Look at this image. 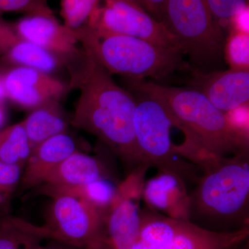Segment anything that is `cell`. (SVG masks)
Segmentation results:
<instances>
[{
	"instance_id": "cell-14",
	"label": "cell",
	"mask_w": 249,
	"mask_h": 249,
	"mask_svg": "<svg viewBox=\"0 0 249 249\" xmlns=\"http://www.w3.org/2000/svg\"><path fill=\"white\" fill-rule=\"evenodd\" d=\"M76 151V142L67 133L47 139L33 149L23 169L19 191L40 186L57 165Z\"/></svg>"
},
{
	"instance_id": "cell-29",
	"label": "cell",
	"mask_w": 249,
	"mask_h": 249,
	"mask_svg": "<svg viewBox=\"0 0 249 249\" xmlns=\"http://www.w3.org/2000/svg\"><path fill=\"white\" fill-rule=\"evenodd\" d=\"M145 12L155 20L161 23L164 16L166 1H154V0H145V1H136Z\"/></svg>"
},
{
	"instance_id": "cell-24",
	"label": "cell",
	"mask_w": 249,
	"mask_h": 249,
	"mask_svg": "<svg viewBox=\"0 0 249 249\" xmlns=\"http://www.w3.org/2000/svg\"><path fill=\"white\" fill-rule=\"evenodd\" d=\"M224 55L231 70L249 71V34L229 33L224 43Z\"/></svg>"
},
{
	"instance_id": "cell-2",
	"label": "cell",
	"mask_w": 249,
	"mask_h": 249,
	"mask_svg": "<svg viewBox=\"0 0 249 249\" xmlns=\"http://www.w3.org/2000/svg\"><path fill=\"white\" fill-rule=\"evenodd\" d=\"M129 88L155 98L163 106L174 127L184 134L182 143L174 147L175 153L201 169L231 154L249 152V139L232 129L225 113L197 90L142 80H129Z\"/></svg>"
},
{
	"instance_id": "cell-11",
	"label": "cell",
	"mask_w": 249,
	"mask_h": 249,
	"mask_svg": "<svg viewBox=\"0 0 249 249\" xmlns=\"http://www.w3.org/2000/svg\"><path fill=\"white\" fill-rule=\"evenodd\" d=\"M191 85L224 113L249 104V71H196Z\"/></svg>"
},
{
	"instance_id": "cell-21",
	"label": "cell",
	"mask_w": 249,
	"mask_h": 249,
	"mask_svg": "<svg viewBox=\"0 0 249 249\" xmlns=\"http://www.w3.org/2000/svg\"><path fill=\"white\" fill-rule=\"evenodd\" d=\"M48 240L43 226L11 215L0 214V249H37Z\"/></svg>"
},
{
	"instance_id": "cell-10",
	"label": "cell",
	"mask_w": 249,
	"mask_h": 249,
	"mask_svg": "<svg viewBox=\"0 0 249 249\" xmlns=\"http://www.w3.org/2000/svg\"><path fill=\"white\" fill-rule=\"evenodd\" d=\"M4 77L7 98L28 110L59 101L70 90L61 80L31 67H14Z\"/></svg>"
},
{
	"instance_id": "cell-3",
	"label": "cell",
	"mask_w": 249,
	"mask_h": 249,
	"mask_svg": "<svg viewBox=\"0 0 249 249\" xmlns=\"http://www.w3.org/2000/svg\"><path fill=\"white\" fill-rule=\"evenodd\" d=\"M201 170L190 193L189 222L218 232L249 227V152L219 159Z\"/></svg>"
},
{
	"instance_id": "cell-7",
	"label": "cell",
	"mask_w": 249,
	"mask_h": 249,
	"mask_svg": "<svg viewBox=\"0 0 249 249\" xmlns=\"http://www.w3.org/2000/svg\"><path fill=\"white\" fill-rule=\"evenodd\" d=\"M43 227L49 240L81 249H113L106 227V217L76 196H49Z\"/></svg>"
},
{
	"instance_id": "cell-32",
	"label": "cell",
	"mask_w": 249,
	"mask_h": 249,
	"mask_svg": "<svg viewBox=\"0 0 249 249\" xmlns=\"http://www.w3.org/2000/svg\"><path fill=\"white\" fill-rule=\"evenodd\" d=\"M7 98L6 88L4 84V77L0 76V103L2 102L5 98Z\"/></svg>"
},
{
	"instance_id": "cell-30",
	"label": "cell",
	"mask_w": 249,
	"mask_h": 249,
	"mask_svg": "<svg viewBox=\"0 0 249 249\" xmlns=\"http://www.w3.org/2000/svg\"><path fill=\"white\" fill-rule=\"evenodd\" d=\"M249 8L233 16L229 22V33L234 31L249 34Z\"/></svg>"
},
{
	"instance_id": "cell-31",
	"label": "cell",
	"mask_w": 249,
	"mask_h": 249,
	"mask_svg": "<svg viewBox=\"0 0 249 249\" xmlns=\"http://www.w3.org/2000/svg\"><path fill=\"white\" fill-rule=\"evenodd\" d=\"M37 249H81L71 246L65 245L55 241L49 240L48 243L45 245L40 246Z\"/></svg>"
},
{
	"instance_id": "cell-8",
	"label": "cell",
	"mask_w": 249,
	"mask_h": 249,
	"mask_svg": "<svg viewBox=\"0 0 249 249\" xmlns=\"http://www.w3.org/2000/svg\"><path fill=\"white\" fill-rule=\"evenodd\" d=\"M87 25L105 34L130 36L165 48H179L175 36L132 0H107L96 8Z\"/></svg>"
},
{
	"instance_id": "cell-26",
	"label": "cell",
	"mask_w": 249,
	"mask_h": 249,
	"mask_svg": "<svg viewBox=\"0 0 249 249\" xmlns=\"http://www.w3.org/2000/svg\"><path fill=\"white\" fill-rule=\"evenodd\" d=\"M210 12L219 27L229 29L230 19L241 11L248 9L249 1L245 0H206Z\"/></svg>"
},
{
	"instance_id": "cell-13",
	"label": "cell",
	"mask_w": 249,
	"mask_h": 249,
	"mask_svg": "<svg viewBox=\"0 0 249 249\" xmlns=\"http://www.w3.org/2000/svg\"><path fill=\"white\" fill-rule=\"evenodd\" d=\"M142 198L147 207L168 217L189 222L190 193L185 180L178 174L158 170L144 183Z\"/></svg>"
},
{
	"instance_id": "cell-19",
	"label": "cell",
	"mask_w": 249,
	"mask_h": 249,
	"mask_svg": "<svg viewBox=\"0 0 249 249\" xmlns=\"http://www.w3.org/2000/svg\"><path fill=\"white\" fill-rule=\"evenodd\" d=\"M119 184L110 179H100L70 187L38 186L32 190L36 194L50 196L56 194L70 195L88 203L107 217L118 196Z\"/></svg>"
},
{
	"instance_id": "cell-18",
	"label": "cell",
	"mask_w": 249,
	"mask_h": 249,
	"mask_svg": "<svg viewBox=\"0 0 249 249\" xmlns=\"http://www.w3.org/2000/svg\"><path fill=\"white\" fill-rule=\"evenodd\" d=\"M140 219L139 237L132 249H165L187 222L148 207L141 209Z\"/></svg>"
},
{
	"instance_id": "cell-15",
	"label": "cell",
	"mask_w": 249,
	"mask_h": 249,
	"mask_svg": "<svg viewBox=\"0 0 249 249\" xmlns=\"http://www.w3.org/2000/svg\"><path fill=\"white\" fill-rule=\"evenodd\" d=\"M100 179L115 181L116 176L102 159L76 151L57 165L40 186H76Z\"/></svg>"
},
{
	"instance_id": "cell-6",
	"label": "cell",
	"mask_w": 249,
	"mask_h": 249,
	"mask_svg": "<svg viewBox=\"0 0 249 249\" xmlns=\"http://www.w3.org/2000/svg\"><path fill=\"white\" fill-rule=\"evenodd\" d=\"M140 93L136 100L134 130L136 142L147 168L178 174L183 179L197 181L194 165L175 153L171 140L173 121L165 108L155 98Z\"/></svg>"
},
{
	"instance_id": "cell-12",
	"label": "cell",
	"mask_w": 249,
	"mask_h": 249,
	"mask_svg": "<svg viewBox=\"0 0 249 249\" xmlns=\"http://www.w3.org/2000/svg\"><path fill=\"white\" fill-rule=\"evenodd\" d=\"M14 29L22 38L66 62L79 53L81 49L78 48L73 31L60 24L54 16H26L16 23Z\"/></svg>"
},
{
	"instance_id": "cell-28",
	"label": "cell",
	"mask_w": 249,
	"mask_h": 249,
	"mask_svg": "<svg viewBox=\"0 0 249 249\" xmlns=\"http://www.w3.org/2000/svg\"><path fill=\"white\" fill-rule=\"evenodd\" d=\"M228 122L240 135L249 139V104L225 113Z\"/></svg>"
},
{
	"instance_id": "cell-23",
	"label": "cell",
	"mask_w": 249,
	"mask_h": 249,
	"mask_svg": "<svg viewBox=\"0 0 249 249\" xmlns=\"http://www.w3.org/2000/svg\"><path fill=\"white\" fill-rule=\"evenodd\" d=\"M100 2L97 0H62L60 15L64 19V25L73 31L83 27Z\"/></svg>"
},
{
	"instance_id": "cell-9",
	"label": "cell",
	"mask_w": 249,
	"mask_h": 249,
	"mask_svg": "<svg viewBox=\"0 0 249 249\" xmlns=\"http://www.w3.org/2000/svg\"><path fill=\"white\" fill-rule=\"evenodd\" d=\"M145 170H137L119 183L115 201L106 217L113 249H132L140 231V202Z\"/></svg>"
},
{
	"instance_id": "cell-1",
	"label": "cell",
	"mask_w": 249,
	"mask_h": 249,
	"mask_svg": "<svg viewBox=\"0 0 249 249\" xmlns=\"http://www.w3.org/2000/svg\"><path fill=\"white\" fill-rule=\"evenodd\" d=\"M65 67L70 76L69 89L80 91L70 124L97 137L120 159L129 174L147 168L134 135V96L116 84L82 47Z\"/></svg>"
},
{
	"instance_id": "cell-22",
	"label": "cell",
	"mask_w": 249,
	"mask_h": 249,
	"mask_svg": "<svg viewBox=\"0 0 249 249\" xmlns=\"http://www.w3.org/2000/svg\"><path fill=\"white\" fill-rule=\"evenodd\" d=\"M31 147L22 122L0 132V162L24 168Z\"/></svg>"
},
{
	"instance_id": "cell-27",
	"label": "cell",
	"mask_w": 249,
	"mask_h": 249,
	"mask_svg": "<svg viewBox=\"0 0 249 249\" xmlns=\"http://www.w3.org/2000/svg\"><path fill=\"white\" fill-rule=\"evenodd\" d=\"M0 11L22 13L27 16H53V11L47 1L40 0H0Z\"/></svg>"
},
{
	"instance_id": "cell-17",
	"label": "cell",
	"mask_w": 249,
	"mask_h": 249,
	"mask_svg": "<svg viewBox=\"0 0 249 249\" xmlns=\"http://www.w3.org/2000/svg\"><path fill=\"white\" fill-rule=\"evenodd\" d=\"M249 236V226L235 231L218 232L187 221L165 249H236L248 240Z\"/></svg>"
},
{
	"instance_id": "cell-5",
	"label": "cell",
	"mask_w": 249,
	"mask_h": 249,
	"mask_svg": "<svg viewBox=\"0 0 249 249\" xmlns=\"http://www.w3.org/2000/svg\"><path fill=\"white\" fill-rule=\"evenodd\" d=\"M161 23L196 66L213 63L223 55L222 29L204 0H167Z\"/></svg>"
},
{
	"instance_id": "cell-16",
	"label": "cell",
	"mask_w": 249,
	"mask_h": 249,
	"mask_svg": "<svg viewBox=\"0 0 249 249\" xmlns=\"http://www.w3.org/2000/svg\"><path fill=\"white\" fill-rule=\"evenodd\" d=\"M0 49L14 67H31L51 73L65 67L66 60L20 37L15 29L0 25Z\"/></svg>"
},
{
	"instance_id": "cell-20",
	"label": "cell",
	"mask_w": 249,
	"mask_h": 249,
	"mask_svg": "<svg viewBox=\"0 0 249 249\" xmlns=\"http://www.w3.org/2000/svg\"><path fill=\"white\" fill-rule=\"evenodd\" d=\"M69 123L59 101L47 103L31 111L22 121L31 151L47 139L67 133Z\"/></svg>"
},
{
	"instance_id": "cell-4",
	"label": "cell",
	"mask_w": 249,
	"mask_h": 249,
	"mask_svg": "<svg viewBox=\"0 0 249 249\" xmlns=\"http://www.w3.org/2000/svg\"><path fill=\"white\" fill-rule=\"evenodd\" d=\"M73 33L82 48L110 75L133 80H160L189 69L179 49L165 48L130 36L98 32L87 24Z\"/></svg>"
},
{
	"instance_id": "cell-33",
	"label": "cell",
	"mask_w": 249,
	"mask_h": 249,
	"mask_svg": "<svg viewBox=\"0 0 249 249\" xmlns=\"http://www.w3.org/2000/svg\"><path fill=\"white\" fill-rule=\"evenodd\" d=\"M5 120H6V114H5L4 109L0 106V128L4 124Z\"/></svg>"
},
{
	"instance_id": "cell-25",
	"label": "cell",
	"mask_w": 249,
	"mask_h": 249,
	"mask_svg": "<svg viewBox=\"0 0 249 249\" xmlns=\"http://www.w3.org/2000/svg\"><path fill=\"white\" fill-rule=\"evenodd\" d=\"M23 169L0 162V214H10L11 199L19 187Z\"/></svg>"
}]
</instances>
